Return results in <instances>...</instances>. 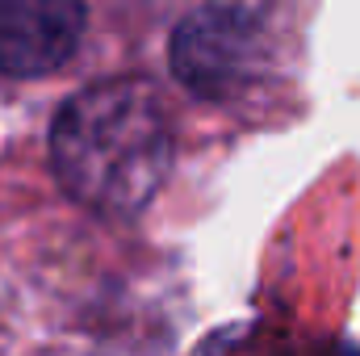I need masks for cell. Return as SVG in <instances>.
<instances>
[{
  "mask_svg": "<svg viewBox=\"0 0 360 356\" xmlns=\"http://www.w3.org/2000/svg\"><path fill=\"white\" fill-rule=\"evenodd\" d=\"M59 184L96 214H139L172 168V122L147 80L117 76L80 89L51 126Z\"/></svg>",
  "mask_w": 360,
  "mask_h": 356,
  "instance_id": "cell-1",
  "label": "cell"
},
{
  "mask_svg": "<svg viewBox=\"0 0 360 356\" xmlns=\"http://www.w3.org/2000/svg\"><path fill=\"white\" fill-rule=\"evenodd\" d=\"M172 72L188 92L222 101L239 89L260 55V13L239 4H205L172 30Z\"/></svg>",
  "mask_w": 360,
  "mask_h": 356,
  "instance_id": "cell-2",
  "label": "cell"
},
{
  "mask_svg": "<svg viewBox=\"0 0 360 356\" xmlns=\"http://www.w3.org/2000/svg\"><path fill=\"white\" fill-rule=\"evenodd\" d=\"M84 34V4L72 0H0V72L51 76Z\"/></svg>",
  "mask_w": 360,
  "mask_h": 356,
  "instance_id": "cell-3",
  "label": "cell"
},
{
  "mask_svg": "<svg viewBox=\"0 0 360 356\" xmlns=\"http://www.w3.org/2000/svg\"><path fill=\"white\" fill-rule=\"evenodd\" d=\"M327 356H360V348H331Z\"/></svg>",
  "mask_w": 360,
  "mask_h": 356,
  "instance_id": "cell-4",
  "label": "cell"
}]
</instances>
